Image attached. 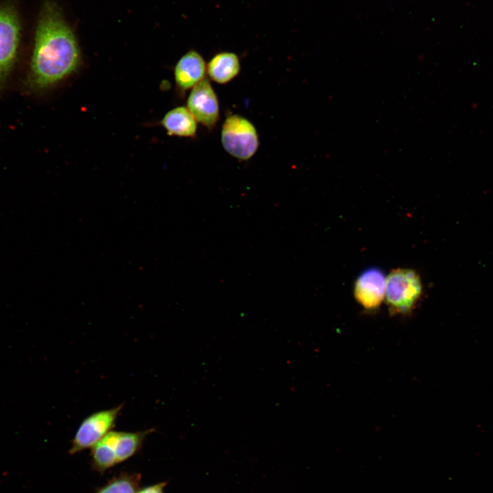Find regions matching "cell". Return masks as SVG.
<instances>
[{"label":"cell","instance_id":"cell-1","mask_svg":"<svg viewBox=\"0 0 493 493\" xmlns=\"http://www.w3.org/2000/svg\"><path fill=\"white\" fill-rule=\"evenodd\" d=\"M75 34L59 5L47 1L41 10L27 77L34 91L47 90L75 75L81 65Z\"/></svg>","mask_w":493,"mask_h":493},{"label":"cell","instance_id":"cell-2","mask_svg":"<svg viewBox=\"0 0 493 493\" xmlns=\"http://www.w3.org/2000/svg\"><path fill=\"white\" fill-rule=\"evenodd\" d=\"M422 293L420 277L413 269H394L386 277L385 299L390 312L394 314L410 313Z\"/></svg>","mask_w":493,"mask_h":493},{"label":"cell","instance_id":"cell-3","mask_svg":"<svg viewBox=\"0 0 493 493\" xmlns=\"http://www.w3.org/2000/svg\"><path fill=\"white\" fill-rule=\"evenodd\" d=\"M221 143L231 156L247 160L256 153L260 142L253 124L244 116L233 114L223 124Z\"/></svg>","mask_w":493,"mask_h":493},{"label":"cell","instance_id":"cell-4","mask_svg":"<svg viewBox=\"0 0 493 493\" xmlns=\"http://www.w3.org/2000/svg\"><path fill=\"white\" fill-rule=\"evenodd\" d=\"M119 405L111 409L94 412L82 420L71 442L69 453L92 448L114 427L123 408Z\"/></svg>","mask_w":493,"mask_h":493},{"label":"cell","instance_id":"cell-5","mask_svg":"<svg viewBox=\"0 0 493 493\" xmlns=\"http://www.w3.org/2000/svg\"><path fill=\"white\" fill-rule=\"evenodd\" d=\"M21 28L15 10L0 7V90L4 86L18 53Z\"/></svg>","mask_w":493,"mask_h":493},{"label":"cell","instance_id":"cell-6","mask_svg":"<svg viewBox=\"0 0 493 493\" xmlns=\"http://www.w3.org/2000/svg\"><path fill=\"white\" fill-rule=\"evenodd\" d=\"M196 121L207 129H212L219 118V103L210 81L204 78L188 95L187 107Z\"/></svg>","mask_w":493,"mask_h":493},{"label":"cell","instance_id":"cell-7","mask_svg":"<svg viewBox=\"0 0 493 493\" xmlns=\"http://www.w3.org/2000/svg\"><path fill=\"white\" fill-rule=\"evenodd\" d=\"M385 279L382 270L368 268L357 277L353 288L354 296L364 308L374 310L385 299Z\"/></svg>","mask_w":493,"mask_h":493},{"label":"cell","instance_id":"cell-8","mask_svg":"<svg viewBox=\"0 0 493 493\" xmlns=\"http://www.w3.org/2000/svg\"><path fill=\"white\" fill-rule=\"evenodd\" d=\"M153 431V429L136 432L110 431L101 440L118 464L135 455L147 435Z\"/></svg>","mask_w":493,"mask_h":493},{"label":"cell","instance_id":"cell-9","mask_svg":"<svg viewBox=\"0 0 493 493\" xmlns=\"http://www.w3.org/2000/svg\"><path fill=\"white\" fill-rule=\"evenodd\" d=\"M207 66L203 58L195 50H190L177 61L174 77L177 89L181 92L192 88L205 78Z\"/></svg>","mask_w":493,"mask_h":493},{"label":"cell","instance_id":"cell-10","mask_svg":"<svg viewBox=\"0 0 493 493\" xmlns=\"http://www.w3.org/2000/svg\"><path fill=\"white\" fill-rule=\"evenodd\" d=\"M160 125L170 136L193 138L197 131V121L184 106L175 108L166 112Z\"/></svg>","mask_w":493,"mask_h":493},{"label":"cell","instance_id":"cell-11","mask_svg":"<svg viewBox=\"0 0 493 493\" xmlns=\"http://www.w3.org/2000/svg\"><path fill=\"white\" fill-rule=\"evenodd\" d=\"M240 71V59L232 52L225 51L216 54L207 65L209 77L220 84L231 81L239 74Z\"/></svg>","mask_w":493,"mask_h":493},{"label":"cell","instance_id":"cell-12","mask_svg":"<svg viewBox=\"0 0 493 493\" xmlns=\"http://www.w3.org/2000/svg\"><path fill=\"white\" fill-rule=\"evenodd\" d=\"M140 480V476L138 474L123 473L111 479L97 493H136Z\"/></svg>","mask_w":493,"mask_h":493},{"label":"cell","instance_id":"cell-13","mask_svg":"<svg viewBox=\"0 0 493 493\" xmlns=\"http://www.w3.org/2000/svg\"><path fill=\"white\" fill-rule=\"evenodd\" d=\"M166 485V482H161L146 487L143 489L138 490L136 493H164V488Z\"/></svg>","mask_w":493,"mask_h":493}]
</instances>
